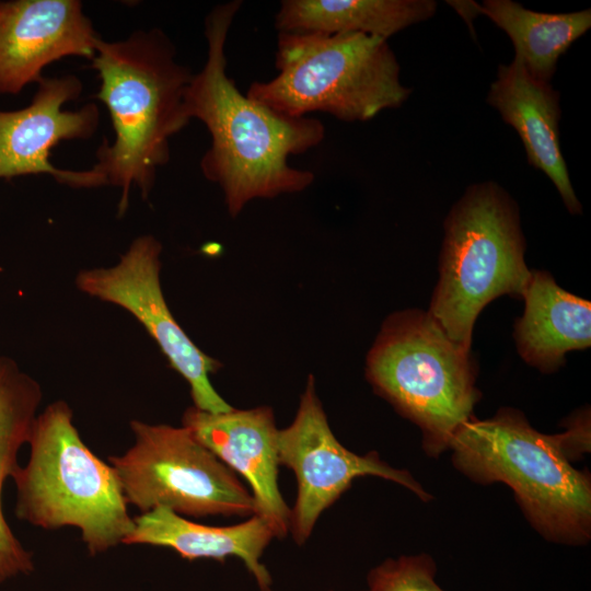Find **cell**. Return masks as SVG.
Here are the masks:
<instances>
[{
  "mask_svg": "<svg viewBox=\"0 0 591 591\" xmlns=\"http://www.w3.org/2000/svg\"><path fill=\"white\" fill-rule=\"evenodd\" d=\"M242 1L215 7L205 21L207 59L193 74L184 106L189 120L204 123L211 137L200 160L204 176L223 192L229 213L235 218L256 198H275L304 190L314 174L289 165L322 142V121L288 117L250 100L227 74L225 43Z\"/></svg>",
  "mask_w": 591,
  "mask_h": 591,
  "instance_id": "cell-1",
  "label": "cell"
},
{
  "mask_svg": "<svg viewBox=\"0 0 591 591\" xmlns=\"http://www.w3.org/2000/svg\"><path fill=\"white\" fill-rule=\"evenodd\" d=\"M91 67L100 79L96 99L106 106L115 136L99 147L92 170L121 189L123 216L131 185L148 198L158 169L170 160V138L189 123L184 97L193 73L158 28L116 42L100 37Z\"/></svg>",
  "mask_w": 591,
  "mask_h": 591,
  "instance_id": "cell-2",
  "label": "cell"
},
{
  "mask_svg": "<svg viewBox=\"0 0 591 591\" xmlns=\"http://www.w3.org/2000/svg\"><path fill=\"white\" fill-rule=\"evenodd\" d=\"M450 449L454 466L472 480L511 487L526 519L548 541L590 540V475L570 464L558 434L541 433L521 412L501 408L491 418L466 421Z\"/></svg>",
  "mask_w": 591,
  "mask_h": 591,
  "instance_id": "cell-3",
  "label": "cell"
},
{
  "mask_svg": "<svg viewBox=\"0 0 591 591\" xmlns=\"http://www.w3.org/2000/svg\"><path fill=\"white\" fill-rule=\"evenodd\" d=\"M63 401L36 416L30 459L13 475L15 513L45 530L76 526L91 555L117 546L134 531L120 483L111 464L82 441Z\"/></svg>",
  "mask_w": 591,
  "mask_h": 591,
  "instance_id": "cell-4",
  "label": "cell"
},
{
  "mask_svg": "<svg viewBox=\"0 0 591 591\" xmlns=\"http://www.w3.org/2000/svg\"><path fill=\"white\" fill-rule=\"evenodd\" d=\"M276 68L246 96L288 117L324 112L346 121L368 120L401 106L410 94L387 40L362 33H278Z\"/></svg>",
  "mask_w": 591,
  "mask_h": 591,
  "instance_id": "cell-5",
  "label": "cell"
},
{
  "mask_svg": "<svg viewBox=\"0 0 591 591\" xmlns=\"http://www.w3.org/2000/svg\"><path fill=\"white\" fill-rule=\"evenodd\" d=\"M366 376L375 393L420 428L430 456L450 449L480 396L470 351L418 310L385 320L368 352Z\"/></svg>",
  "mask_w": 591,
  "mask_h": 591,
  "instance_id": "cell-6",
  "label": "cell"
},
{
  "mask_svg": "<svg viewBox=\"0 0 591 591\" xmlns=\"http://www.w3.org/2000/svg\"><path fill=\"white\" fill-rule=\"evenodd\" d=\"M440 278L429 315L465 350L477 315L497 297H522L531 274L518 208L493 182L470 187L444 223Z\"/></svg>",
  "mask_w": 591,
  "mask_h": 591,
  "instance_id": "cell-7",
  "label": "cell"
},
{
  "mask_svg": "<svg viewBox=\"0 0 591 591\" xmlns=\"http://www.w3.org/2000/svg\"><path fill=\"white\" fill-rule=\"evenodd\" d=\"M134 444L109 456L127 505L142 513L166 508L177 514L247 517L256 513L252 494L236 473L185 427L131 420Z\"/></svg>",
  "mask_w": 591,
  "mask_h": 591,
  "instance_id": "cell-8",
  "label": "cell"
},
{
  "mask_svg": "<svg viewBox=\"0 0 591 591\" xmlns=\"http://www.w3.org/2000/svg\"><path fill=\"white\" fill-rule=\"evenodd\" d=\"M280 465L293 471L298 494L291 509L290 531L298 544L309 538L321 513L331 507L358 476L373 475L403 485L427 501L431 496L407 472L383 462L376 452L358 455L334 436L309 375L293 421L278 432Z\"/></svg>",
  "mask_w": 591,
  "mask_h": 591,
  "instance_id": "cell-9",
  "label": "cell"
},
{
  "mask_svg": "<svg viewBox=\"0 0 591 591\" xmlns=\"http://www.w3.org/2000/svg\"><path fill=\"white\" fill-rule=\"evenodd\" d=\"M161 251L162 245L154 236L141 235L115 266L81 270L76 285L91 297L123 308L142 324L170 366L189 384L196 408L229 412L233 407L218 394L209 379L222 364L192 341L165 302L160 283Z\"/></svg>",
  "mask_w": 591,
  "mask_h": 591,
  "instance_id": "cell-10",
  "label": "cell"
},
{
  "mask_svg": "<svg viewBox=\"0 0 591 591\" xmlns=\"http://www.w3.org/2000/svg\"><path fill=\"white\" fill-rule=\"evenodd\" d=\"M81 80L73 74L44 77L31 103L19 109H0V179L47 174L74 188L107 185L95 171L56 167L50 161L53 148L65 140L89 139L96 132L100 111L94 102L77 111L63 105L80 97Z\"/></svg>",
  "mask_w": 591,
  "mask_h": 591,
  "instance_id": "cell-11",
  "label": "cell"
},
{
  "mask_svg": "<svg viewBox=\"0 0 591 591\" xmlns=\"http://www.w3.org/2000/svg\"><path fill=\"white\" fill-rule=\"evenodd\" d=\"M99 38L78 0H0V95L38 83L65 57L92 60Z\"/></svg>",
  "mask_w": 591,
  "mask_h": 591,
  "instance_id": "cell-12",
  "label": "cell"
},
{
  "mask_svg": "<svg viewBox=\"0 0 591 591\" xmlns=\"http://www.w3.org/2000/svg\"><path fill=\"white\" fill-rule=\"evenodd\" d=\"M183 427L234 473L248 483L256 513L264 518L275 537L290 531L291 509L278 486V432L273 409L259 406L209 413L188 407Z\"/></svg>",
  "mask_w": 591,
  "mask_h": 591,
  "instance_id": "cell-13",
  "label": "cell"
},
{
  "mask_svg": "<svg viewBox=\"0 0 591 591\" xmlns=\"http://www.w3.org/2000/svg\"><path fill=\"white\" fill-rule=\"evenodd\" d=\"M487 102L519 134L528 162L555 184L567 209L580 213L559 142V94L549 82L530 74L520 59L500 65Z\"/></svg>",
  "mask_w": 591,
  "mask_h": 591,
  "instance_id": "cell-14",
  "label": "cell"
},
{
  "mask_svg": "<svg viewBox=\"0 0 591 591\" xmlns=\"http://www.w3.org/2000/svg\"><path fill=\"white\" fill-rule=\"evenodd\" d=\"M135 528L124 544H148L174 549L187 560L239 557L254 576L260 591H271V577L260 557L275 537L268 522L258 514L230 526H209L181 514L157 508L134 518Z\"/></svg>",
  "mask_w": 591,
  "mask_h": 591,
  "instance_id": "cell-15",
  "label": "cell"
},
{
  "mask_svg": "<svg viewBox=\"0 0 591 591\" xmlns=\"http://www.w3.org/2000/svg\"><path fill=\"white\" fill-rule=\"evenodd\" d=\"M524 313L515 323L521 357L543 372L564 363L566 352L590 347L591 304L561 289L546 271H532L522 296Z\"/></svg>",
  "mask_w": 591,
  "mask_h": 591,
  "instance_id": "cell-16",
  "label": "cell"
},
{
  "mask_svg": "<svg viewBox=\"0 0 591 591\" xmlns=\"http://www.w3.org/2000/svg\"><path fill=\"white\" fill-rule=\"evenodd\" d=\"M436 10L432 0H283L275 24L279 33H362L387 39Z\"/></svg>",
  "mask_w": 591,
  "mask_h": 591,
  "instance_id": "cell-17",
  "label": "cell"
},
{
  "mask_svg": "<svg viewBox=\"0 0 591 591\" xmlns=\"http://www.w3.org/2000/svg\"><path fill=\"white\" fill-rule=\"evenodd\" d=\"M39 383L0 355V583L33 570L32 554L15 537L2 508V493L16 470L18 453L28 442L42 401Z\"/></svg>",
  "mask_w": 591,
  "mask_h": 591,
  "instance_id": "cell-18",
  "label": "cell"
},
{
  "mask_svg": "<svg viewBox=\"0 0 591 591\" xmlns=\"http://www.w3.org/2000/svg\"><path fill=\"white\" fill-rule=\"evenodd\" d=\"M479 12L511 38L515 56L534 78L549 82L558 58L591 26L590 9L542 13L511 0H486Z\"/></svg>",
  "mask_w": 591,
  "mask_h": 591,
  "instance_id": "cell-19",
  "label": "cell"
},
{
  "mask_svg": "<svg viewBox=\"0 0 591 591\" xmlns=\"http://www.w3.org/2000/svg\"><path fill=\"white\" fill-rule=\"evenodd\" d=\"M436 571L427 554L386 559L369 572L367 591H444L434 581Z\"/></svg>",
  "mask_w": 591,
  "mask_h": 591,
  "instance_id": "cell-20",
  "label": "cell"
},
{
  "mask_svg": "<svg viewBox=\"0 0 591 591\" xmlns=\"http://www.w3.org/2000/svg\"><path fill=\"white\" fill-rule=\"evenodd\" d=\"M589 422V415L583 412L570 421V427L564 433L558 434L560 448L569 461L590 450Z\"/></svg>",
  "mask_w": 591,
  "mask_h": 591,
  "instance_id": "cell-21",
  "label": "cell"
},
{
  "mask_svg": "<svg viewBox=\"0 0 591 591\" xmlns=\"http://www.w3.org/2000/svg\"><path fill=\"white\" fill-rule=\"evenodd\" d=\"M450 5H452L460 15L464 18V20L468 23L470 28L471 21L474 16L479 14V4L473 1H448Z\"/></svg>",
  "mask_w": 591,
  "mask_h": 591,
  "instance_id": "cell-22",
  "label": "cell"
}]
</instances>
